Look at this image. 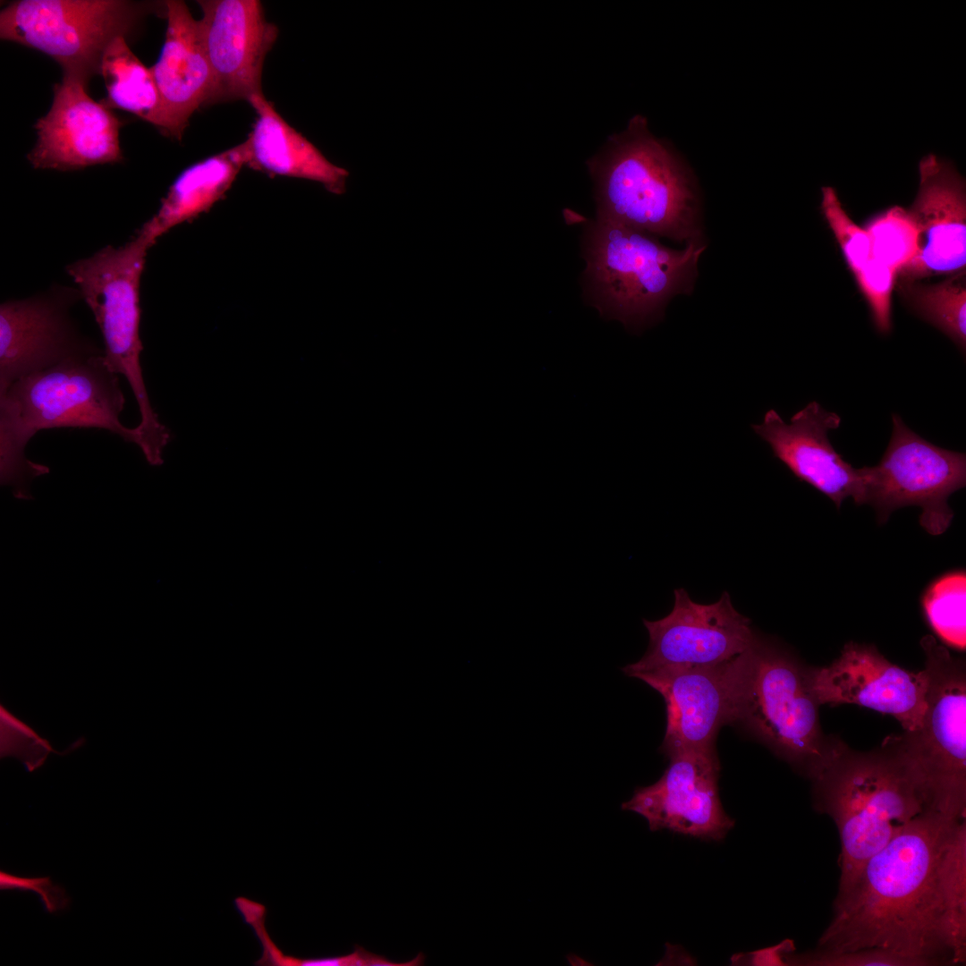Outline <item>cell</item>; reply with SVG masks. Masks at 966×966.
Listing matches in <instances>:
<instances>
[{
  "label": "cell",
  "mask_w": 966,
  "mask_h": 966,
  "mask_svg": "<svg viewBox=\"0 0 966 966\" xmlns=\"http://www.w3.org/2000/svg\"><path fill=\"white\" fill-rule=\"evenodd\" d=\"M958 821L926 811L872 856L851 889L837 896L818 951L881 949L917 966L946 954L940 936L937 869L945 839Z\"/></svg>",
  "instance_id": "6da1fadb"
},
{
  "label": "cell",
  "mask_w": 966,
  "mask_h": 966,
  "mask_svg": "<svg viewBox=\"0 0 966 966\" xmlns=\"http://www.w3.org/2000/svg\"><path fill=\"white\" fill-rule=\"evenodd\" d=\"M125 398L103 352H89L16 380L0 394V480L16 498L30 500V483L49 472L27 459L30 439L43 429H106L140 447L136 427L120 420Z\"/></svg>",
  "instance_id": "7a4b0ae2"
},
{
  "label": "cell",
  "mask_w": 966,
  "mask_h": 966,
  "mask_svg": "<svg viewBox=\"0 0 966 966\" xmlns=\"http://www.w3.org/2000/svg\"><path fill=\"white\" fill-rule=\"evenodd\" d=\"M806 667L775 642L755 636L734 658V723L812 782L848 747L824 733Z\"/></svg>",
  "instance_id": "3957f363"
},
{
  "label": "cell",
  "mask_w": 966,
  "mask_h": 966,
  "mask_svg": "<svg viewBox=\"0 0 966 966\" xmlns=\"http://www.w3.org/2000/svg\"><path fill=\"white\" fill-rule=\"evenodd\" d=\"M597 218L675 242H701L699 202L690 174L635 116L588 162Z\"/></svg>",
  "instance_id": "277c9868"
},
{
  "label": "cell",
  "mask_w": 966,
  "mask_h": 966,
  "mask_svg": "<svg viewBox=\"0 0 966 966\" xmlns=\"http://www.w3.org/2000/svg\"><path fill=\"white\" fill-rule=\"evenodd\" d=\"M813 784L816 805L840 835L837 896L851 889L872 856L926 812L914 782L886 742L869 752L847 747Z\"/></svg>",
  "instance_id": "5b68a950"
},
{
  "label": "cell",
  "mask_w": 966,
  "mask_h": 966,
  "mask_svg": "<svg viewBox=\"0 0 966 966\" xmlns=\"http://www.w3.org/2000/svg\"><path fill=\"white\" fill-rule=\"evenodd\" d=\"M702 242L682 250L649 233L597 218L585 242L590 301L600 314L639 330L661 318L668 301L691 291Z\"/></svg>",
  "instance_id": "8992f818"
},
{
  "label": "cell",
  "mask_w": 966,
  "mask_h": 966,
  "mask_svg": "<svg viewBox=\"0 0 966 966\" xmlns=\"http://www.w3.org/2000/svg\"><path fill=\"white\" fill-rule=\"evenodd\" d=\"M927 710L916 731L885 741L914 782L926 811L952 820L966 811V669L931 635L920 640Z\"/></svg>",
  "instance_id": "52a82bcc"
},
{
  "label": "cell",
  "mask_w": 966,
  "mask_h": 966,
  "mask_svg": "<svg viewBox=\"0 0 966 966\" xmlns=\"http://www.w3.org/2000/svg\"><path fill=\"white\" fill-rule=\"evenodd\" d=\"M153 245L140 229L123 246H107L66 268L99 326L107 366L125 377L134 394L140 416L136 426L141 441L139 448L149 463L162 460L168 439L151 407L140 366V283L147 252Z\"/></svg>",
  "instance_id": "ba28073f"
},
{
  "label": "cell",
  "mask_w": 966,
  "mask_h": 966,
  "mask_svg": "<svg viewBox=\"0 0 966 966\" xmlns=\"http://www.w3.org/2000/svg\"><path fill=\"white\" fill-rule=\"evenodd\" d=\"M144 10L123 0H19L0 13V37L55 59L64 74H99L107 46L125 37Z\"/></svg>",
  "instance_id": "9c48e42d"
},
{
  "label": "cell",
  "mask_w": 966,
  "mask_h": 966,
  "mask_svg": "<svg viewBox=\"0 0 966 966\" xmlns=\"http://www.w3.org/2000/svg\"><path fill=\"white\" fill-rule=\"evenodd\" d=\"M859 504H870L879 523L902 507L919 506L920 526L930 535L943 534L953 512L949 496L966 484L964 453L941 448L912 431L898 414H892V434L880 460L860 468Z\"/></svg>",
  "instance_id": "30bf717a"
},
{
  "label": "cell",
  "mask_w": 966,
  "mask_h": 966,
  "mask_svg": "<svg viewBox=\"0 0 966 966\" xmlns=\"http://www.w3.org/2000/svg\"><path fill=\"white\" fill-rule=\"evenodd\" d=\"M672 611L665 617L643 619L649 643L643 657L623 668L639 679L647 674L713 666L742 653L755 631L733 606L725 591L712 604L693 601L683 589L674 590Z\"/></svg>",
  "instance_id": "8fae6325"
},
{
  "label": "cell",
  "mask_w": 966,
  "mask_h": 966,
  "mask_svg": "<svg viewBox=\"0 0 966 966\" xmlns=\"http://www.w3.org/2000/svg\"><path fill=\"white\" fill-rule=\"evenodd\" d=\"M819 706L854 704L894 717L904 732L918 730L927 710L928 674L908 671L871 644L850 641L830 665L806 667Z\"/></svg>",
  "instance_id": "7c38bea8"
},
{
  "label": "cell",
  "mask_w": 966,
  "mask_h": 966,
  "mask_svg": "<svg viewBox=\"0 0 966 966\" xmlns=\"http://www.w3.org/2000/svg\"><path fill=\"white\" fill-rule=\"evenodd\" d=\"M653 784L637 788L622 804L645 818L651 831L667 829L704 841H721L734 825L718 792L720 764L716 752L684 751Z\"/></svg>",
  "instance_id": "4fadbf2b"
},
{
  "label": "cell",
  "mask_w": 966,
  "mask_h": 966,
  "mask_svg": "<svg viewBox=\"0 0 966 966\" xmlns=\"http://www.w3.org/2000/svg\"><path fill=\"white\" fill-rule=\"evenodd\" d=\"M202 43L213 73L208 104L250 102L264 95L261 78L267 54L278 35L258 0H200Z\"/></svg>",
  "instance_id": "5bb4252c"
},
{
  "label": "cell",
  "mask_w": 966,
  "mask_h": 966,
  "mask_svg": "<svg viewBox=\"0 0 966 966\" xmlns=\"http://www.w3.org/2000/svg\"><path fill=\"white\" fill-rule=\"evenodd\" d=\"M88 80L64 74L48 113L35 124L38 140L27 158L36 169L70 171L123 160L121 121L87 93Z\"/></svg>",
  "instance_id": "9a60e30c"
},
{
  "label": "cell",
  "mask_w": 966,
  "mask_h": 966,
  "mask_svg": "<svg viewBox=\"0 0 966 966\" xmlns=\"http://www.w3.org/2000/svg\"><path fill=\"white\" fill-rule=\"evenodd\" d=\"M735 657L713 666L639 678L665 700L666 728L661 751L667 757L684 751H716L718 732L734 723Z\"/></svg>",
  "instance_id": "2e32d148"
},
{
  "label": "cell",
  "mask_w": 966,
  "mask_h": 966,
  "mask_svg": "<svg viewBox=\"0 0 966 966\" xmlns=\"http://www.w3.org/2000/svg\"><path fill=\"white\" fill-rule=\"evenodd\" d=\"M840 424L837 413L813 401L796 412L789 423L771 409L765 413L762 423L751 428L799 480L824 494L839 509L848 497L859 504L861 493L860 468L847 462L828 437V432L837 429Z\"/></svg>",
  "instance_id": "e0dca14e"
},
{
  "label": "cell",
  "mask_w": 966,
  "mask_h": 966,
  "mask_svg": "<svg viewBox=\"0 0 966 966\" xmlns=\"http://www.w3.org/2000/svg\"><path fill=\"white\" fill-rule=\"evenodd\" d=\"M919 172V191L910 211L920 232V248L898 273L901 281L957 274L966 264L964 180L952 164L934 155L920 160Z\"/></svg>",
  "instance_id": "ac0fdd59"
},
{
  "label": "cell",
  "mask_w": 966,
  "mask_h": 966,
  "mask_svg": "<svg viewBox=\"0 0 966 966\" xmlns=\"http://www.w3.org/2000/svg\"><path fill=\"white\" fill-rule=\"evenodd\" d=\"M165 5L167 18L165 42L158 60L150 70L162 101V132L181 140L189 118L209 101L213 73L199 20L193 18L183 1L169 0Z\"/></svg>",
  "instance_id": "d6986e66"
},
{
  "label": "cell",
  "mask_w": 966,
  "mask_h": 966,
  "mask_svg": "<svg viewBox=\"0 0 966 966\" xmlns=\"http://www.w3.org/2000/svg\"><path fill=\"white\" fill-rule=\"evenodd\" d=\"M83 347L60 306L44 299L0 306V394L16 380L74 355Z\"/></svg>",
  "instance_id": "ffe728a7"
},
{
  "label": "cell",
  "mask_w": 966,
  "mask_h": 966,
  "mask_svg": "<svg viewBox=\"0 0 966 966\" xmlns=\"http://www.w3.org/2000/svg\"><path fill=\"white\" fill-rule=\"evenodd\" d=\"M249 103L258 118L247 140L241 143L244 166L271 175L317 182L335 194L344 191L349 175L344 168L331 163L293 129L264 95Z\"/></svg>",
  "instance_id": "44dd1931"
},
{
  "label": "cell",
  "mask_w": 966,
  "mask_h": 966,
  "mask_svg": "<svg viewBox=\"0 0 966 966\" xmlns=\"http://www.w3.org/2000/svg\"><path fill=\"white\" fill-rule=\"evenodd\" d=\"M244 166L241 144L184 169L140 228L153 244L173 227L208 211L225 196Z\"/></svg>",
  "instance_id": "7402d4cb"
},
{
  "label": "cell",
  "mask_w": 966,
  "mask_h": 966,
  "mask_svg": "<svg viewBox=\"0 0 966 966\" xmlns=\"http://www.w3.org/2000/svg\"><path fill=\"white\" fill-rule=\"evenodd\" d=\"M99 74L104 78L108 108L131 113L162 131L163 106L150 67L130 49L125 37L115 38L106 48Z\"/></svg>",
  "instance_id": "603a6c76"
},
{
  "label": "cell",
  "mask_w": 966,
  "mask_h": 966,
  "mask_svg": "<svg viewBox=\"0 0 966 966\" xmlns=\"http://www.w3.org/2000/svg\"><path fill=\"white\" fill-rule=\"evenodd\" d=\"M940 936L953 963L966 957V822L954 824L944 843L937 869Z\"/></svg>",
  "instance_id": "cb8c5ba5"
},
{
  "label": "cell",
  "mask_w": 966,
  "mask_h": 966,
  "mask_svg": "<svg viewBox=\"0 0 966 966\" xmlns=\"http://www.w3.org/2000/svg\"><path fill=\"white\" fill-rule=\"evenodd\" d=\"M900 291L914 313L965 352L966 286L962 272L934 284L901 281Z\"/></svg>",
  "instance_id": "d4e9b609"
},
{
  "label": "cell",
  "mask_w": 966,
  "mask_h": 966,
  "mask_svg": "<svg viewBox=\"0 0 966 966\" xmlns=\"http://www.w3.org/2000/svg\"><path fill=\"white\" fill-rule=\"evenodd\" d=\"M966 573L953 571L926 589L921 604L927 621L942 641L954 648L966 646Z\"/></svg>",
  "instance_id": "484cf974"
},
{
  "label": "cell",
  "mask_w": 966,
  "mask_h": 966,
  "mask_svg": "<svg viewBox=\"0 0 966 966\" xmlns=\"http://www.w3.org/2000/svg\"><path fill=\"white\" fill-rule=\"evenodd\" d=\"M870 242L871 258L897 274L917 256L920 232L911 211L894 206L872 217L864 228Z\"/></svg>",
  "instance_id": "4316f807"
},
{
  "label": "cell",
  "mask_w": 966,
  "mask_h": 966,
  "mask_svg": "<svg viewBox=\"0 0 966 966\" xmlns=\"http://www.w3.org/2000/svg\"><path fill=\"white\" fill-rule=\"evenodd\" d=\"M83 738L73 742L64 752L55 750L49 741L41 737L31 726L0 705V757L19 759L27 772L41 767L50 753L64 755L79 748Z\"/></svg>",
  "instance_id": "83f0119b"
},
{
  "label": "cell",
  "mask_w": 966,
  "mask_h": 966,
  "mask_svg": "<svg viewBox=\"0 0 966 966\" xmlns=\"http://www.w3.org/2000/svg\"><path fill=\"white\" fill-rule=\"evenodd\" d=\"M822 213L853 275L871 258L870 242L864 228L857 225L843 208L835 191L822 188Z\"/></svg>",
  "instance_id": "f1b7e54d"
},
{
  "label": "cell",
  "mask_w": 966,
  "mask_h": 966,
  "mask_svg": "<svg viewBox=\"0 0 966 966\" xmlns=\"http://www.w3.org/2000/svg\"><path fill=\"white\" fill-rule=\"evenodd\" d=\"M857 284L866 299L877 330L889 334L892 330V290L897 273L870 258L854 274Z\"/></svg>",
  "instance_id": "f546056e"
},
{
  "label": "cell",
  "mask_w": 966,
  "mask_h": 966,
  "mask_svg": "<svg viewBox=\"0 0 966 966\" xmlns=\"http://www.w3.org/2000/svg\"><path fill=\"white\" fill-rule=\"evenodd\" d=\"M792 962L811 966H917L910 959L881 949H864L846 953L818 951L811 954L793 957Z\"/></svg>",
  "instance_id": "4dcf8cb0"
},
{
  "label": "cell",
  "mask_w": 966,
  "mask_h": 966,
  "mask_svg": "<svg viewBox=\"0 0 966 966\" xmlns=\"http://www.w3.org/2000/svg\"><path fill=\"white\" fill-rule=\"evenodd\" d=\"M0 889L36 894L47 913L63 911L71 904V898L65 889L53 883L49 877H24L1 870Z\"/></svg>",
  "instance_id": "1f68e13d"
},
{
  "label": "cell",
  "mask_w": 966,
  "mask_h": 966,
  "mask_svg": "<svg viewBox=\"0 0 966 966\" xmlns=\"http://www.w3.org/2000/svg\"><path fill=\"white\" fill-rule=\"evenodd\" d=\"M424 956L419 953L415 959L404 963H394L386 957L377 955L364 950L362 947L356 946L354 952L351 954L335 956V957H325V958H314V959H297L292 957H284L283 965H299V966H417L423 964Z\"/></svg>",
  "instance_id": "d6a6232c"
}]
</instances>
